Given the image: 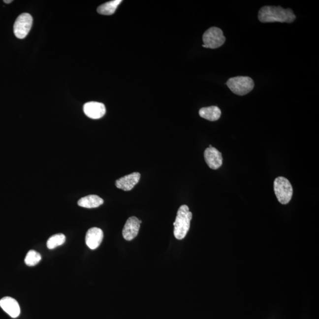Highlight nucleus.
<instances>
[{
	"label": "nucleus",
	"mask_w": 319,
	"mask_h": 319,
	"mask_svg": "<svg viewBox=\"0 0 319 319\" xmlns=\"http://www.w3.org/2000/svg\"><path fill=\"white\" fill-rule=\"evenodd\" d=\"M66 241V237L62 233L53 235L47 242V247L49 250H53L54 248L64 244Z\"/></svg>",
	"instance_id": "dca6fc26"
},
{
	"label": "nucleus",
	"mask_w": 319,
	"mask_h": 319,
	"mask_svg": "<svg viewBox=\"0 0 319 319\" xmlns=\"http://www.w3.org/2000/svg\"><path fill=\"white\" fill-rule=\"evenodd\" d=\"M201 117L211 121H215L220 119L221 111L218 106H211L209 107L201 108L199 112Z\"/></svg>",
	"instance_id": "4468645a"
},
{
	"label": "nucleus",
	"mask_w": 319,
	"mask_h": 319,
	"mask_svg": "<svg viewBox=\"0 0 319 319\" xmlns=\"http://www.w3.org/2000/svg\"><path fill=\"white\" fill-rule=\"evenodd\" d=\"M274 190L279 202L286 205L291 200L293 190L290 182L284 177H278L274 182Z\"/></svg>",
	"instance_id": "20e7f679"
},
{
	"label": "nucleus",
	"mask_w": 319,
	"mask_h": 319,
	"mask_svg": "<svg viewBox=\"0 0 319 319\" xmlns=\"http://www.w3.org/2000/svg\"><path fill=\"white\" fill-rule=\"evenodd\" d=\"M226 38L223 32L220 28L212 27L207 30L203 35L204 44L202 46L206 48L217 49L225 42Z\"/></svg>",
	"instance_id": "39448f33"
},
{
	"label": "nucleus",
	"mask_w": 319,
	"mask_h": 319,
	"mask_svg": "<svg viewBox=\"0 0 319 319\" xmlns=\"http://www.w3.org/2000/svg\"><path fill=\"white\" fill-rule=\"evenodd\" d=\"M140 173H132L117 180L115 186L117 188L122 189L124 191H129L140 181Z\"/></svg>",
	"instance_id": "9b49d317"
},
{
	"label": "nucleus",
	"mask_w": 319,
	"mask_h": 319,
	"mask_svg": "<svg viewBox=\"0 0 319 319\" xmlns=\"http://www.w3.org/2000/svg\"><path fill=\"white\" fill-rule=\"evenodd\" d=\"M0 307L11 316L16 318L20 314V307L17 301L11 297H4L0 300Z\"/></svg>",
	"instance_id": "f8f14e48"
},
{
	"label": "nucleus",
	"mask_w": 319,
	"mask_h": 319,
	"mask_svg": "<svg viewBox=\"0 0 319 319\" xmlns=\"http://www.w3.org/2000/svg\"><path fill=\"white\" fill-rule=\"evenodd\" d=\"M41 256L39 253L34 250H30L27 254L25 262L27 265L32 267L37 265L41 261Z\"/></svg>",
	"instance_id": "f3484780"
},
{
	"label": "nucleus",
	"mask_w": 319,
	"mask_h": 319,
	"mask_svg": "<svg viewBox=\"0 0 319 319\" xmlns=\"http://www.w3.org/2000/svg\"><path fill=\"white\" fill-rule=\"evenodd\" d=\"M84 113L91 119L97 120L104 116L106 108L104 104L97 102H89L84 105Z\"/></svg>",
	"instance_id": "1a4fd4ad"
},
{
	"label": "nucleus",
	"mask_w": 319,
	"mask_h": 319,
	"mask_svg": "<svg viewBox=\"0 0 319 319\" xmlns=\"http://www.w3.org/2000/svg\"><path fill=\"white\" fill-rule=\"evenodd\" d=\"M204 158L207 164L212 169L217 170L223 164L222 153L214 147L207 148L204 153Z\"/></svg>",
	"instance_id": "6e6552de"
},
{
	"label": "nucleus",
	"mask_w": 319,
	"mask_h": 319,
	"mask_svg": "<svg viewBox=\"0 0 319 319\" xmlns=\"http://www.w3.org/2000/svg\"><path fill=\"white\" fill-rule=\"evenodd\" d=\"M212 147V145H209V147Z\"/></svg>",
	"instance_id": "6ab92c4d"
},
{
	"label": "nucleus",
	"mask_w": 319,
	"mask_h": 319,
	"mask_svg": "<svg viewBox=\"0 0 319 319\" xmlns=\"http://www.w3.org/2000/svg\"><path fill=\"white\" fill-rule=\"evenodd\" d=\"M4 2L6 3V4H10V3L13 2L12 0H9V1H7V0H4Z\"/></svg>",
	"instance_id": "a211bd4d"
},
{
	"label": "nucleus",
	"mask_w": 319,
	"mask_h": 319,
	"mask_svg": "<svg viewBox=\"0 0 319 319\" xmlns=\"http://www.w3.org/2000/svg\"><path fill=\"white\" fill-rule=\"evenodd\" d=\"M103 203V200L102 198L95 194L88 195V196L82 197L78 202L79 206L89 209L97 208V207L102 205Z\"/></svg>",
	"instance_id": "ddd939ff"
},
{
	"label": "nucleus",
	"mask_w": 319,
	"mask_h": 319,
	"mask_svg": "<svg viewBox=\"0 0 319 319\" xmlns=\"http://www.w3.org/2000/svg\"><path fill=\"white\" fill-rule=\"evenodd\" d=\"M122 1L121 0H114V1L105 2V4L100 5L97 8V13L102 15H106V16H110V15L115 13L118 5Z\"/></svg>",
	"instance_id": "2eb2a0df"
},
{
	"label": "nucleus",
	"mask_w": 319,
	"mask_h": 319,
	"mask_svg": "<svg viewBox=\"0 0 319 319\" xmlns=\"http://www.w3.org/2000/svg\"><path fill=\"white\" fill-rule=\"evenodd\" d=\"M32 25V17L29 13H23L15 22L14 32L16 37L19 39H23L29 34Z\"/></svg>",
	"instance_id": "423d86ee"
},
{
	"label": "nucleus",
	"mask_w": 319,
	"mask_h": 319,
	"mask_svg": "<svg viewBox=\"0 0 319 319\" xmlns=\"http://www.w3.org/2000/svg\"><path fill=\"white\" fill-rule=\"evenodd\" d=\"M142 221L135 217H130L126 221L123 230V236L127 241H131L137 236Z\"/></svg>",
	"instance_id": "0eeeda50"
},
{
	"label": "nucleus",
	"mask_w": 319,
	"mask_h": 319,
	"mask_svg": "<svg viewBox=\"0 0 319 319\" xmlns=\"http://www.w3.org/2000/svg\"><path fill=\"white\" fill-rule=\"evenodd\" d=\"M226 85L233 94L244 96L253 90L254 82L250 77L236 76L229 79Z\"/></svg>",
	"instance_id": "7ed1b4c3"
},
{
	"label": "nucleus",
	"mask_w": 319,
	"mask_h": 319,
	"mask_svg": "<svg viewBox=\"0 0 319 319\" xmlns=\"http://www.w3.org/2000/svg\"><path fill=\"white\" fill-rule=\"evenodd\" d=\"M296 19L290 8L285 9L280 6H264L258 12V19L261 23H291Z\"/></svg>",
	"instance_id": "f257e3e1"
},
{
	"label": "nucleus",
	"mask_w": 319,
	"mask_h": 319,
	"mask_svg": "<svg viewBox=\"0 0 319 319\" xmlns=\"http://www.w3.org/2000/svg\"><path fill=\"white\" fill-rule=\"evenodd\" d=\"M191 212L187 205H182L177 213L175 222L173 223L174 235L179 240L185 238L190 229Z\"/></svg>",
	"instance_id": "f03ea898"
},
{
	"label": "nucleus",
	"mask_w": 319,
	"mask_h": 319,
	"mask_svg": "<svg viewBox=\"0 0 319 319\" xmlns=\"http://www.w3.org/2000/svg\"><path fill=\"white\" fill-rule=\"evenodd\" d=\"M103 238V233L101 229L98 227H92L86 234V244L91 250H96L101 244Z\"/></svg>",
	"instance_id": "9d476101"
}]
</instances>
